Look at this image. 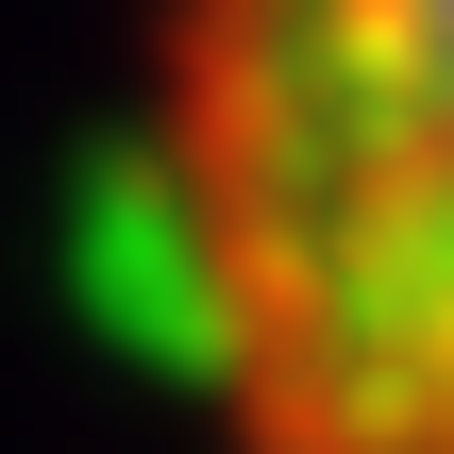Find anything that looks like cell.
I'll list each match as a JSON object with an SVG mask.
<instances>
[{
  "label": "cell",
  "mask_w": 454,
  "mask_h": 454,
  "mask_svg": "<svg viewBox=\"0 0 454 454\" xmlns=\"http://www.w3.org/2000/svg\"><path fill=\"white\" fill-rule=\"evenodd\" d=\"M152 202L236 454H454V0H168Z\"/></svg>",
  "instance_id": "6da1fadb"
}]
</instances>
